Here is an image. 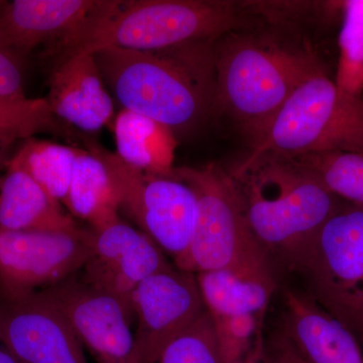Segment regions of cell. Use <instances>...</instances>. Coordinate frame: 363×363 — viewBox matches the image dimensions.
<instances>
[{
  "label": "cell",
  "mask_w": 363,
  "mask_h": 363,
  "mask_svg": "<svg viewBox=\"0 0 363 363\" xmlns=\"http://www.w3.org/2000/svg\"><path fill=\"white\" fill-rule=\"evenodd\" d=\"M215 42L155 52L105 48L91 54L124 111L176 133L195 130L213 113Z\"/></svg>",
  "instance_id": "6da1fadb"
},
{
  "label": "cell",
  "mask_w": 363,
  "mask_h": 363,
  "mask_svg": "<svg viewBox=\"0 0 363 363\" xmlns=\"http://www.w3.org/2000/svg\"><path fill=\"white\" fill-rule=\"evenodd\" d=\"M248 30L215 42L213 112L230 117L252 145L288 98L326 69L310 45Z\"/></svg>",
  "instance_id": "7a4b0ae2"
},
{
  "label": "cell",
  "mask_w": 363,
  "mask_h": 363,
  "mask_svg": "<svg viewBox=\"0 0 363 363\" xmlns=\"http://www.w3.org/2000/svg\"><path fill=\"white\" fill-rule=\"evenodd\" d=\"M247 9L220 0H101L84 25L45 55L59 62L105 48L155 52L215 42L252 28Z\"/></svg>",
  "instance_id": "3957f363"
},
{
  "label": "cell",
  "mask_w": 363,
  "mask_h": 363,
  "mask_svg": "<svg viewBox=\"0 0 363 363\" xmlns=\"http://www.w3.org/2000/svg\"><path fill=\"white\" fill-rule=\"evenodd\" d=\"M226 172L272 266L295 272L313 236L342 200L286 157L242 160Z\"/></svg>",
  "instance_id": "277c9868"
},
{
  "label": "cell",
  "mask_w": 363,
  "mask_h": 363,
  "mask_svg": "<svg viewBox=\"0 0 363 363\" xmlns=\"http://www.w3.org/2000/svg\"><path fill=\"white\" fill-rule=\"evenodd\" d=\"M327 152L363 154V96L342 94L324 70L288 98L245 160Z\"/></svg>",
  "instance_id": "5b68a950"
},
{
  "label": "cell",
  "mask_w": 363,
  "mask_h": 363,
  "mask_svg": "<svg viewBox=\"0 0 363 363\" xmlns=\"http://www.w3.org/2000/svg\"><path fill=\"white\" fill-rule=\"evenodd\" d=\"M175 173L197 197L191 272L227 269L277 288L276 269L248 226L226 169L210 164Z\"/></svg>",
  "instance_id": "8992f818"
},
{
  "label": "cell",
  "mask_w": 363,
  "mask_h": 363,
  "mask_svg": "<svg viewBox=\"0 0 363 363\" xmlns=\"http://www.w3.org/2000/svg\"><path fill=\"white\" fill-rule=\"evenodd\" d=\"M108 167L118 193L119 215L130 219L182 271L191 272L190 250L198 204L194 190L176 175L140 171L116 152L87 143Z\"/></svg>",
  "instance_id": "52a82bcc"
},
{
  "label": "cell",
  "mask_w": 363,
  "mask_h": 363,
  "mask_svg": "<svg viewBox=\"0 0 363 363\" xmlns=\"http://www.w3.org/2000/svg\"><path fill=\"white\" fill-rule=\"evenodd\" d=\"M295 272L308 296L359 335L363 320V206L341 203L318 229Z\"/></svg>",
  "instance_id": "ba28073f"
},
{
  "label": "cell",
  "mask_w": 363,
  "mask_h": 363,
  "mask_svg": "<svg viewBox=\"0 0 363 363\" xmlns=\"http://www.w3.org/2000/svg\"><path fill=\"white\" fill-rule=\"evenodd\" d=\"M92 250L89 227L0 229V297L25 298L77 274Z\"/></svg>",
  "instance_id": "9c48e42d"
},
{
  "label": "cell",
  "mask_w": 363,
  "mask_h": 363,
  "mask_svg": "<svg viewBox=\"0 0 363 363\" xmlns=\"http://www.w3.org/2000/svg\"><path fill=\"white\" fill-rule=\"evenodd\" d=\"M58 308L98 363H135V320L118 298L75 274L40 291Z\"/></svg>",
  "instance_id": "30bf717a"
},
{
  "label": "cell",
  "mask_w": 363,
  "mask_h": 363,
  "mask_svg": "<svg viewBox=\"0 0 363 363\" xmlns=\"http://www.w3.org/2000/svg\"><path fill=\"white\" fill-rule=\"evenodd\" d=\"M89 229L92 250L77 272L79 278L114 296L135 315L133 295L138 286L174 264L149 236L121 215Z\"/></svg>",
  "instance_id": "8fae6325"
},
{
  "label": "cell",
  "mask_w": 363,
  "mask_h": 363,
  "mask_svg": "<svg viewBox=\"0 0 363 363\" xmlns=\"http://www.w3.org/2000/svg\"><path fill=\"white\" fill-rule=\"evenodd\" d=\"M133 307L135 363H143L168 339L206 311L194 272L175 266L152 274L135 289Z\"/></svg>",
  "instance_id": "7c38bea8"
},
{
  "label": "cell",
  "mask_w": 363,
  "mask_h": 363,
  "mask_svg": "<svg viewBox=\"0 0 363 363\" xmlns=\"http://www.w3.org/2000/svg\"><path fill=\"white\" fill-rule=\"evenodd\" d=\"M0 323L18 363H86L83 344L44 294L0 297Z\"/></svg>",
  "instance_id": "4fadbf2b"
},
{
  "label": "cell",
  "mask_w": 363,
  "mask_h": 363,
  "mask_svg": "<svg viewBox=\"0 0 363 363\" xmlns=\"http://www.w3.org/2000/svg\"><path fill=\"white\" fill-rule=\"evenodd\" d=\"M45 99L60 121L84 133H97L116 119L113 98L91 52L55 63Z\"/></svg>",
  "instance_id": "5bb4252c"
},
{
  "label": "cell",
  "mask_w": 363,
  "mask_h": 363,
  "mask_svg": "<svg viewBox=\"0 0 363 363\" xmlns=\"http://www.w3.org/2000/svg\"><path fill=\"white\" fill-rule=\"evenodd\" d=\"M101 0H13L0 1V45L26 58L45 51L73 35Z\"/></svg>",
  "instance_id": "9a60e30c"
},
{
  "label": "cell",
  "mask_w": 363,
  "mask_h": 363,
  "mask_svg": "<svg viewBox=\"0 0 363 363\" xmlns=\"http://www.w3.org/2000/svg\"><path fill=\"white\" fill-rule=\"evenodd\" d=\"M283 327L309 363H363L362 351L345 325L308 295L286 290Z\"/></svg>",
  "instance_id": "2e32d148"
},
{
  "label": "cell",
  "mask_w": 363,
  "mask_h": 363,
  "mask_svg": "<svg viewBox=\"0 0 363 363\" xmlns=\"http://www.w3.org/2000/svg\"><path fill=\"white\" fill-rule=\"evenodd\" d=\"M63 205L9 159L0 181V229L60 230L79 226Z\"/></svg>",
  "instance_id": "e0dca14e"
},
{
  "label": "cell",
  "mask_w": 363,
  "mask_h": 363,
  "mask_svg": "<svg viewBox=\"0 0 363 363\" xmlns=\"http://www.w3.org/2000/svg\"><path fill=\"white\" fill-rule=\"evenodd\" d=\"M117 156L133 168L157 174L173 173L175 133L149 117L121 109L114 119Z\"/></svg>",
  "instance_id": "ac0fdd59"
},
{
  "label": "cell",
  "mask_w": 363,
  "mask_h": 363,
  "mask_svg": "<svg viewBox=\"0 0 363 363\" xmlns=\"http://www.w3.org/2000/svg\"><path fill=\"white\" fill-rule=\"evenodd\" d=\"M64 206L71 216L102 225L119 216L118 193L108 167L89 150L78 149Z\"/></svg>",
  "instance_id": "d6986e66"
},
{
  "label": "cell",
  "mask_w": 363,
  "mask_h": 363,
  "mask_svg": "<svg viewBox=\"0 0 363 363\" xmlns=\"http://www.w3.org/2000/svg\"><path fill=\"white\" fill-rule=\"evenodd\" d=\"M196 278L211 316L250 314L264 319L277 289L227 269L198 272Z\"/></svg>",
  "instance_id": "ffe728a7"
},
{
  "label": "cell",
  "mask_w": 363,
  "mask_h": 363,
  "mask_svg": "<svg viewBox=\"0 0 363 363\" xmlns=\"http://www.w3.org/2000/svg\"><path fill=\"white\" fill-rule=\"evenodd\" d=\"M78 147L32 138L11 161L25 169L52 198L64 205Z\"/></svg>",
  "instance_id": "44dd1931"
},
{
  "label": "cell",
  "mask_w": 363,
  "mask_h": 363,
  "mask_svg": "<svg viewBox=\"0 0 363 363\" xmlns=\"http://www.w3.org/2000/svg\"><path fill=\"white\" fill-rule=\"evenodd\" d=\"M286 159L338 199L363 206V154L327 152Z\"/></svg>",
  "instance_id": "7402d4cb"
},
{
  "label": "cell",
  "mask_w": 363,
  "mask_h": 363,
  "mask_svg": "<svg viewBox=\"0 0 363 363\" xmlns=\"http://www.w3.org/2000/svg\"><path fill=\"white\" fill-rule=\"evenodd\" d=\"M68 126L55 116L45 98H0V140L13 145L42 133L69 138L73 133Z\"/></svg>",
  "instance_id": "603a6c76"
},
{
  "label": "cell",
  "mask_w": 363,
  "mask_h": 363,
  "mask_svg": "<svg viewBox=\"0 0 363 363\" xmlns=\"http://www.w3.org/2000/svg\"><path fill=\"white\" fill-rule=\"evenodd\" d=\"M343 21L339 33V60L335 82L351 97L363 96V0L340 2Z\"/></svg>",
  "instance_id": "cb8c5ba5"
},
{
  "label": "cell",
  "mask_w": 363,
  "mask_h": 363,
  "mask_svg": "<svg viewBox=\"0 0 363 363\" xmlns=\"http://www.w3.org/2000/svg\"><path fill=\"white\" fill-rule=\"evenodd\" d=\"M143 363H222L209 312L162 343Z\"/></svg>",
  "instance_id": "d4e9b609"
},
{
  "label": "cell",
  "mask_w": 363,
  "mask_h": 363,
  "mask_svg": "<svg viewBox=\"0 0 363 363\" xmlns=\"http://www.w3.org/2000/svg\"><path fill=\"white\" fill-rule=\"evenodd\" d=\"M211 318L222 363H247L260 352L264 319L250 314Z\"/></svg>",
  "instance_id": "484cf974"
},
{
  "label": "cell",
  "mask_w": 363,
  "mask_h": 363,
  "mask_svg": "<svg viewBox=\"0 0 363 363\" xmlns=\"http://www.w3.org/2000/svg\"><path fill=\"white\" fill-rule=\"evenodd\" d=\"M25 58L0 45V98L23 99L25 93Z\"/></svg>",
  "instance_id": "4316f807"
},
{
  "label": "cell",
  "mask_w": 363,
  "mask_h": 363,
  "mask_svg": "<svg viewBox=\"0 0 363 363\" xmlns=\"http://www.w3.org/2000/svg\"><path fill=\"white\" fill-rule=\"evenodd\" d=\"M259 363H309L303 357L285 329L274 332L264 340Z\"/></svg>",
  "instance_id": "83f0119b"
},
{
  "label": "cell",
  "mask_w": 363,
  "mask_h": 363,
  "mask_svg": "<svg viewBox=\"0 0 363 363\" xmlns=\"http://www.w3.org/2000/svg\"><path fill=\"white\" fill-rule=\"evenodd\" d=\"M0 363H18L4 337L1 323H0Z\"/></svg>",
  "instance_id": "f1b7e54d"
},
{
  "label": "cell",
  "mask_w": 363,
  "mask_h": 363,
  "mask_svg": "<svg viewBox=\"0 0 363 363\" xmlns=\"http://www.w3.org/2000/svg\"><path fill=\"white\" fill-rule=\"evenodd\" d=\"M13 145V143L6 142V140H0V181L4 176V169H6L7 162L9 159H6L7 150Z\"/></svg>",
  "instance_id": "f546056e"
},
{
  "label": "cell",
  "mask_w": 363,
  "mask_h": 363,
  "mask_svg": "<svg viewBox=\"0 0 363 363\" xmlns=\"http://www.w3.org/2000/svg\"><path fill=\"white\" fill-rule=\"evenodd\" d=\"M260 352H262V351H260ZM259 355L260 353H257V354H255L247 363H259Z\"/></svg>",
  "instance_id": "4dcf8cb0"
},
{
  "label": "cell",
  "mask_w": 363,
  "mask_h": 363,
  "mask_svg": "<svg viewBox=\"0 0 363 363\" xmlns=\"http://www.w3.org/2000/svg\"><path fill=\"white\" fill-rule=\"evenodd\" d=\"M359 335L362 336V337H363V320H362V327H360Z\"/></svg>",
  "instance_id": "1f68e13d"
}]
</instances>
